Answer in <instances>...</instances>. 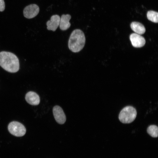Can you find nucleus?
I'll return each instance as SVG.
<instances>
[{"label": "nucleus", "mask_w": 158, "mask_h": 158, "mask_svg": "<svg viewBox=\"0 0 158 158\" xmlns=\"http://www.w3.org/2000/svg\"><path fill=\"white\" fill-rule=\"evenodd\" d=\"M0 66L8 72L15 73L19 69V60L13 53L2 51L0 52Z\"/></svg>", "instance_id": "1"}, {"label": "nucleus", "mask_w": 158, "mask_h": 158, "mask_svg": "<svg viewBox=\"0 0 158 158\" xmlns=\"http://www.w3.org/2000/svg\"><path fill=\"white\" fill-rule=\"evenodd\" d=\"M85 43V37L83 31L76 29L71 32L68 41V47L72 52L77 53L83 48Z\"/></svg>", "instance_id": "2"}, {"label": "nucleus", "mask_w": 158, "mask_h": 158, "mask_svg": "<svg viewBox=\"0 0 158 158\" xmlns=\"http://www.w3.org/2000/svg\"><path fill=\"white\" fill-rule=\"evenodd\" d=\"M136 115V109L131 106H127L121 111L118 118L119 120L123 123H129L134 121Z\"/></svg>", "instance_id": "3"}, {"label": "nucleus", "mask_w": 158, "mask_h": 158, "mask_svg": "<svg viewBox=\"0 0 158 158\" xmlns=\"http://www.w3.org/2000/svg\"><path fill=\"white\" fill-rule=\"evenodd\" d=\"M8 130L10 133L17 137H21L26 132L25 126L21 123L16 121L11 122L8 125Z\"/></svg>", "instance_id": "4"}, {"label": "nucleus", "mask_w": 158, "mask_h": 158, "mask_svg": "<svg viewBox=\"0 0 158 158\" xmlns=\"http://www.w3.org/2000/svg\"><path fill=\"white\" fill-rule=\"evenodd\" d=\"M40 9L36 4H33L25 7L23 11L24 16L27 18L31 19L35 17L39 13Z\"/></svg>", "instance_id": "5"}, {"label": "nucleus", "mask_w": 158, "mask_h": 158, "mask_svg": "<svg viewBox=\"0 0 158 158\" xmlns=\"http://www.w3.org/2000/svg\"><path fill=\"white\" fill-rule=\"evenodd\" d=\"M54 118L58 123L64 124L66 120V116L62 108L59 106L56 105L53 109Z\"/></svg>", "instance_id": "6"}, {"label": "nucleus", "mask_w": 158, "mask_h": 158, "mask_svg": "<svg viewBox=\"0 0 158 158\" xmlns=\"http://www.w3.org/2000/svg\"><path fill=\"white\" fill-rule=\"evenodd\" d=\"M130 39L132 45L135 47L140 48L143 46L145 43L144 38L140 35L136 33L131 34Z\"/></svg>", "instance_id": "7"}, {"label": "nucleus", "mask_w": 158, "mask_h": 158, "mask_svg": "<svg viewBox=\"0 0 158 158\" xmlns=\"http://www.w3.org/2000/svg\"><path fill=\"white\" fill-rule=\"evenodd\" d=\"M25 98L26 101L31 105H37L40 103V99L39 95L34 92H28L25 95Z\"/></svg>", "instance_id": "8"}, {"label": "nucleus", "mask_w": 158, "mask_h": 158, "mask_svg": "<svg viewBox=\"0 0 158 158\" xmlns=\"http://www.w3.org/2000/svg\"><path fill=\"white\" fill-rule=\"evenodd\" d=\"M60 16L57 15L52 16L50 20L48 21L46 25L48 30L55 31L59 26L60 20Z\"/></svg>", "instance_id": "9"}, {"label": "nucleus", "mask_w": 158, "mask_h": 158, "mask_svg": "<svg viewBox=\"0 0 158 158\" xmlns=\"http://www.w3.org/2000/svg\"><path fill=\"white\" fill-rule=\"evenodd\" d=\"M71 18V16L68 14L62 15L60 18L59 27L62 30H65L68 29L70 27L71 24L69 22Z\"/></svg>", "instance_id": "10"}, {"label": "nucleus", "mask_w": 158, "mask_h": 158, "mask_svg": "<svg viewBox=\"0 0 158 158\" xmlns=\"http://www.w3.org/2000/svg\"><path fill=\"white\" fill-rule=\"evenodd\" d=\"M130 27L136 33L140 35L144 34L145 32L144 26L138 22H132L130 24Z\"/></svg>", "instance_id": "11"}, {"label": "nucleus", "mask_w": 158, "mask_h": 158, "mask_svg": "<svg viewBox=\"0 0 158 158\" xmlns=\"http://www.w3.org/2000/svg\"><path fill=\"white\" fill-rule=\"evenodd\" d=\"M147 131L148 133L152 137H158V128L156 125H152L149 126L147 128Z\"/></svg>", "instance_id": "12"}, {"label": "nucleus", "mask_w": 158, "mask_h": 158, "mask_svg": "<svg viewBox=\"0 0 158 158\" xmlns=\"http://www.w3.org/2000/svg\"><path fill=\"white\" fill-rule=\"evenodd\" d=\"M147 19L150 21L157 23L158 22V13L153 11H148L147 14Z\"/></svg>", "instance_id": "13"}, {"label": "nucleus", "mask_w": 158, "mask_h": 158, "mask_svg": "<svg viewBox=\"0 0 158 158\" xmlns=\"http://www.w3.org/2000/svg\"><path fill=\"white\" fill-rule=\"evenodd\" d=\"M5 9V3L4 0H0V11L2 12Z\"/></svg>", "instance_id": "14"}]
</instances>
